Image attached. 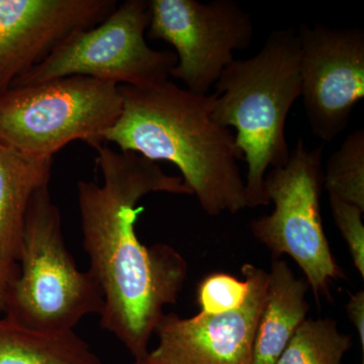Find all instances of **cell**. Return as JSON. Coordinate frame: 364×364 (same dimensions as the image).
Wrapping results in <instances>:
<instances>
[{
	"instance_id": "cell-2",
	"label": "cell",
	"mask_w": 364,
	"mask_h": 364,
	"mask_svg": "<svg viewBox=\"0 0 364 364\" xmlns=\"http://www.w3.org/2000/svg\"><path fill=\"white\" fill-rule=\"evenodd\" d=\"M119 90L123 107L105 132V144L176 165L208 215L247 208L235 135L213 119L215 93L196 95L169 80L151 87L122 85Z\"/></svg>"
},
{
	"instance_id": "cell-11",
	"label": "cell",
	"mask_w": 364,
	"mask_h": 364,
	"mask_svg": "<svg viewBox=\"0 0 364 364\" xmlns=\"http://www.w3.org/2000/svg\"><path fill=\"white\" fill-rule=\"evenodd\" d=\"M114 0H0V93L70 33L102 23Z\"/></svg>"
},
{
	"instance_id": "cell-15",
	"label": "cell",
	"mask_w": 364,
	"mask_h": 364,
	"mask_svg": "<svg viewBox=\"0 0 364 364\" xmlns=\"http://www.w3.org/2000/svg\"><path fill=\"white\" fill-rule=\"evenodd\" d=\"M352 346L334 318H306L275 364H342Z\"/></svg>"
},
{
	"instance_id": "cell-13",
	"label": "cell",
	"mask_w": 364,
	"mask_h": 364,
	"mask_svg": "<svg viewBox=\"0 0 364 364\" xmlns=\"http://www.w3.org/2000/svg\"><path fill=\"white\" fill-rule=\"evenodd\" d=\"M310 286L287 261L273 259L253 347V364H275L310 310Z\"/></svg>"
},
{
	"instance_id": "cell-16",
	"label": "cell",
	"mask_w": 364,
	"mask_h": 364,
	"mask_svg": "<svg viewBox=\"0 0 364 364\" xmlns=\"http://www.w3.org/2000/svg\"><path fill=\"white\" fill-rule=\"evenodd\" d=\"M323 186L344 202L364 210V131L353 132L335 151L323 171Z\"/></svg>"
},
{
	"instance_id": "cell-14",
	"label": "cell",
	"mask_w": 364,
	"mask_h": 364,
	"mask_svg": "<svg viewBox=\"0 0 364 364\" xmlns=\"http://www.w3.org/2000/svg\"><path fill=\"white\" fill-rule=\"evenodd\" d=\"M0 364H104L90 344L70 331H44L0 318Z\"/></svg>"
},
{
	"instance_id": "cell-10",
	"label": "cell",
	"mask_w": 364,
	"mask_h": 364,
	"mask_svg": "<svg viewBox=\"0 0 364 364\" xmlns=\"http://www.w3.org/2000/svg\"><path fill=\"white\" fill-rule=\"evenodd\" d=\"M241 272L248 282V294L239 308L191 318L164 314L155 330L159 342L148 358L154 364H253L268 272L250 263Z\"/></svg>"
},
{
	"instance_id": "cell-18",
	"label": "cell",
	"mask_w": 364,
	"mask_h": 364,
	"mask_svg": "<svg viewBox=\"0 0 364 364\" xmlns=\"http://www.w3.org/2000/svg\"><path fill=\"white\" fill-rule=\"evenodd\" d=\"M329 202L335 225L348 246L354 267L364 279V210L332 196Z\"/></svg>"
},
{
	"instance_id": "cell-20",
	"label": "cell",
	"mask_w": 364,
	"mask_h": 364,
	"mask_svg": "<svg viewBox=\"0 0 364 364\" xmlns=\"http://www.w3.org/2000/svg\"><path fill=\"white\" fill-rule=\"evenodd\" d=\"M18 264H9L0 261V312L4 311L6 306L7 296L14 282L18 279Z\"/></svg>"
},
{
	"instance_id": "cell-5",
	"label": "cell",
	"mask_w": 364,
	"mask_h": 364,
	"mask_svg": "<svg viewBox=\"0 0 364 364\" xmlns=\"http://www.w3.org/2000/svg\"><path fill=\"white\" fill-rule=\"evenodd\" d=\"M123 107L119 86L68 76L0 93V142L25 154L53 157L73 141L93 148Z\"/></svg>"
},
{
	"instance_id": "cell-8",
	"label": "cell",
	"mask_w": 364,
	"mask_h": 364,
	"mask_svg": "<svg viewBox=\"0 0 364 364\" xmlns=\"http://www.w3.org/2000/svg\"><path fill=\"white\" fill-rule=\"evenodd\" d=\"M148 37L176 49L177 62L170 77L196 95H207L234 52L252 42L250 14L233 0H149Z\"/></svg>"
},
{
	"instance_id": "cell-12",
	"label": "cell",
	"mask_w": 364,
	"mask_h": 364,
	"mask_svg": "<svg viewBox=\"0 0 364 364\" xmlns=\"http://www.w3.org/2000/svg\"><path fill=\"white\" fill-rule=\"evenodd\" d=\"M53 157H36L0 142V261L18 264L26 210L49 184Z\"/></svg>"
},
{
	"instance_id": "cell-7",
	"label": "cell",
	"mask_w": 364,
	"mask_h": 364,
	"mask_svg": "<svg viewBox=\"0 0 364 364\" xmlns=\"http://www.w3.org/2000/svg\"><path fill=\"white\" fill-rule=\"evenodd\" d=\"M149 21L148 1L127 0L100 25L70 33L13 86L68 76L141 88L166 82L177 57L174 51H158L147 45Z\"/></svg>"
},
{
	"instance_id": "cell-19",
	"label": "cell",
	"mask_w": 364,
	"mask_h": 364,
	"mask_svg": "<svg viewBox=\"0 0 364 364\" xmlns=\"http://www.w3.org/2000/svg\"><path fill=\"white\" fill-rule=\"evenodd\" d=\"M346 314L349 320L355 327L359 339H360L363 355L364 354V291L350 294L349 301L346 305Z\"/></svg>"
},
{
	"instance_id": "cell-9",
	"label": "cell",
	"mask_w": 364,
	"mask_h": 364,
	"mask_svg": "<svg viewBox=\"0 0 364 364\" xmlns=\"http://www.w3.org/2000/svg\"><path fill=\"white\" fill-rule=\"evenodd\" d=\"M301 97L314 135L330 143L364 97V31L301 25Z\"/></svg>"
},
{
	"instance_id": "cell-1",
	"label": "cell",
	"mask_w": 364,
	"mask_h": 364,
	"mask_svg": "<svg viewBox=\"0 0 364 364\" xmlns=\"http://www.w3.org/2000/svg\"><path fill=\"white\" fill-rule=\"evenodd\" d=\"M95 149L104 182L77 183L83 248L104 294L100 327L136 360L149 354L164 306L176 304L188 272L183 256L168 244L141 243L135 226L143 208L136 205L150 193H193L181 176L136 153L105 144Z\"/></svg>"
},
{
	"instance_id": "cell-4",
	"label": "cell",
	"mask_w": 364,
	"mask_h": 364,
	"mask_svg": "<svg viewBox=\"0 0 364 364\" xmlns=\"http://www.w3.org/2000/svg\"><path fill=\"white\" fill-rule=\"evenodd\" d=\"M18 262L7 317L32 329L70 331L86 316L102 313L104 294L90 270L78 269L66 247L49 184L38 189L28 205Z\"/></svg>"
},
{
	"instance_id": "cell-21",
	"label": "cell",
	"mask_w": 364,
	"mask_h": 364,
	"mask_svg": "<svg viewBox=\"0 0 364 364\" xmlns=\"http://www.w3.org/2000/svg\"><path fill=\"white\" fill-rule=\"evenodd\" d=\"M132 364H154L152 363V361L150 360L149 358H148V355L146 356V358H144L142 359H136V360H134V363Z\"/></svg>"
},
{
	"instance_id": "cell-3",
	"label": "cell",
	"mask_w": 364,
	"mask_h": 364,
	"mask_svg": "<svg viewBox=\"0 0 364 364\" xmlns=\"http://www.w3.org/2000/svg\"><path fill=\"white\" fill-rule=\"evenodd\" d=\"M299 63L298 33L293 28H277L257 55L234 60L215 82L213 119L236 130L237 148L248 167L247 208L269 205L267 171L284 166L291 154L286 123L301 97Z\"/></svg>"
},
{
	"instance_id": "cell-6",
	"label": "cell",
	"mask_w": 364,
	"mask_h": 364,
	"mask_svg": "<svg viewBox=\"0 0 364 364\" xmlns=\"http://www.w3.org/2000/svg\"><path fill=\"white\" fill-rule=\"evenodd\" d=\"M323 146L309 149L299 140L284 166L265 176L264 191L274 210L251 222L256 240L273 259L289 255L305 274L317 303L331 299L333 280L346 279L330 249L321 215Z\"/></svg>"
},
{
	"instance_id": "cell-17",
	"label": "cell",
	"mask_w": 364,
	"mask_h": 364,
	"mask_svg": "<svg viewBox=\"0 0 364 364\" xmlns=\"http://www.w3.org/2000/svg\"><path fill=\"white\" fill-rule=\"evenodd\" d=\"M248 294V282L225 272H213L198 284L196 296L200 312L213 315L239 308Z\"/></svg>"
}]
</instances>
